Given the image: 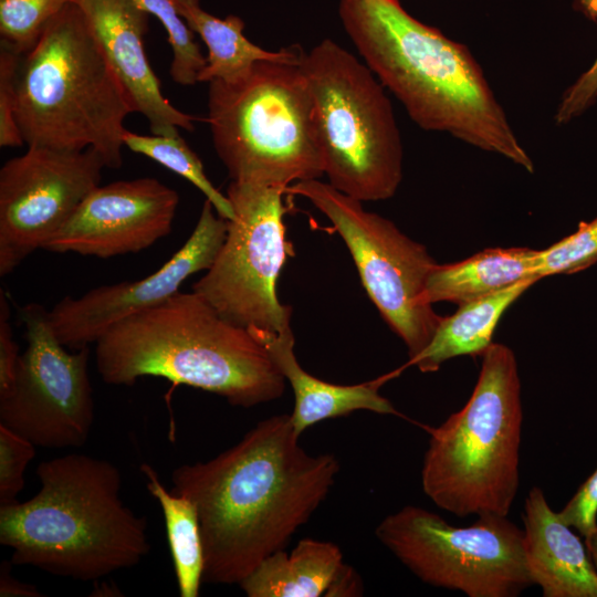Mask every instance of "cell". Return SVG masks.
I'll return each mask as SVG.
<instances>
[{
  "label": "cell",
  "mask_w": 597,
  "mask_h": 597,
  "mask_svg": "<svg viewBox=\"0 0 597 597\" xmlns=\"http://www.w3.org/2000/svg\"><path fill=\"white\" fill-rule=\"evenodd\" d=\"M287 413L259 421L217 457L171 472L172 492L196 506L208 584H238L285 549L327 498L334 454H310Z\"/></svg>",
  "instance_id": "1"
},
{
  "label": "cell",
  "mask_w": 597,
  "mask_h": 597,
  "mask_svg": "<svg viewBox=\"0 0 597 597\" xmlns=\"http://www.w3.org/2000/svg\"><path fill=\"white\" fill-rule=\"evenodd\" d=\"M338 12L366 65L418 126L534 171L467 46L411 17L399 0H339Z\"/></svg>",
  "instance_id": "2"
},
{
  "label": "cell",
  "mask_w": 597,
  "mask_h": 597,
  "mask_svg": "<svg viewBox=\"0 0 597 597\" xmlns=\"http://www.w3.org/2000/svg\"><path fill=\"white\" fill-rule=\"evenodd\" d=\"M36 475L32 499L0 505V543L12 549L13 565L96 580L149 553L147 521L122 501L114 463L70 453L41 462Z\"/></svg>",
  "instance_id": "3"
},
{
  "label": "cell",
  "mask_w": 597,
  "mask_h": 597,
  "mask_svg": "<svg viewBox=\"0 0 597 597\" xmlns=\"http://www.w3.org/2000/svg\"><path fill=\"white\" fill-rule=\"evenodd\" d=\"M95 344L97 371L109 385L161 377L242 408L275 400L285 389V378L251 331L193 291L121 321Z\"/></svg>",
  "instance_id": "4"
},
{
  "label": "cell",
  "mask_w": 597,
  "mask_h": 597,
  "mask_svg": "<svg viewBox=\"0 0 597 597\" xmlns=\"http://www.w3.org/2000/svg\"><path fill=\"white\" fill-rule=\"evenodd\" d=\"M17 97L28 146L94 148L107 168L122 166L124 121L134 112L76 3L69 2L22 54Z\"/></svg>",
  "instance_id": "5"
},
{
  "label": "cell",
  "mask_w": 597,
  "mask_h": 597,
  "mask_svg": "<svg viewBox=\"0 0 597 597\" xmlns=\"http://www.w3.org/2000/svg\"><path fill=\"white\" fill-rule=\"evenodd\" d=\"M523 408L513 350L493 343L467 404L429 432L425 494L458 517L507 516L520 484Z\"/></svg>",
  "instance_id": "6"
},
{
  "label": "cell",
  "mask_w": 597,
  "mask_h": 597,
  "mask_svg": "<svg viewBox=\"0 0 597 597\" xmlns=\"http://www.w3.org/2000/svg\"><path fill=\"white\" fill-rule=\"evenodd\" d=\"M208 84L207 122L231 181L286 189L324 175L300 64L259 61L232 80Z\"/></svg>",
  "instance_id": "7"
},
{
  "label": "cell",
  "mask_w": 597,
  "mask_h": 597,
  "mask_svg": "<svg viewBox=\"0 0 597 597\" xmlns=\"http://www.w3.org/2000/svg\"><path fill=\"white\" fill-rule=\"evenodd\" d=\"M300 67L328 184L362 202L392 197L402 178V144L384 85L329 39L304 52Z\"/></svg>",
  "instance_id": "8"
},
{
  "label": "cell",
  "mask_w": 597,
  "mask_h": 597,
  "mask_svg": "<svg viewBox=\"0 0 597 597\" xmlns=\"http://www.w3.org/2000/svg\"><path fill=\"white\" fill-rule=\"evenodd\" d=\"M453 526L426 509L406 505L387 515L375 534L425 584L469 597H515L534 585L524 533L507 516L482 515Z\"/></svg>",
  "instance_id": "9"
},
{
  "label": "cell",
  "mask_w": 597,
  "mask_h": 597,
  "mask_svg": "<svg viewBox=\"0 0 597 597\" xmlns=\"http://www.w3.org/2000/svg\"><path fill=\"white\" fill-rule=\"evenodd\" d=\"M285 192L306 198L327 217L349 250L368 296L407 346L409 358L419 354L442 318L425 301L426 283L437 264L427 248L328 182L297 181Z\"/></svg>",
  "instance_id": "10"
},
{
  "label": "cell",
  "mask_w": 597,
  "mask_h": 597,
  "mask_svg": "<svg viewBox=\"0 0 597 597\" xmlns=\"http://www.w3.org/2000/svg\"><path fill=\"white\" fill-rule=\"evenodd\" d=\"M283 193L281 186L230 182L234 218L214 263L192 285L231 323L277 334L292 332V307L276 295L287 252Z\"/></svg>",
  "instance_id": "11"
},
{
  "label": "cell",
  "mask_w": 597,
  "mask_h": 597,
  "mask_svg": "<svg viewBox=\"0 0 597 597\" xmlns=\"http://www.w3.org/2000/svg\"><path fill=\"white\" fill-rule=\"evenodd\" d=\"M28 346L20 356L12 389L0 397V425L43 448L86 443L94 422L88 376L90 348L67 352L36 303L20 310Z\"/></svg>",
  "instance_id": "12"
},
{
  "label": "cell",
  "mask_w": 597,
  "mask_h": 597,
  "mask_svg": "<svg viewBox=\"0 0 597 597\" xmlns=\"http://www.w3.org/2000/svg\"><path fill=\"white\" fill-rule=\"evenodd\" d=\"M106 167L94 148L28 146L0 169V275L12 273L65 224L100 186Z\"/></svg>",
  "instance_id": "13"
},
{
  "label": "cell",
  "mask_w": 597,
  "mask_h": 597,
  "mask_svg": "<svg viewBox=\"0 0 597 597\" xmlns=\"http://www.w3.org/2000/svg\"><path fill=\"white\" fill-rule=\"evenodd\" d=\"M206 199L198 222L184 245L148 276L103 285L78 297L65 296L49 311L60 343L80 349L96 343L121 321L151 308L176 293L192 274L209 270L227 238L229 220Z\"/></svg>",
  "instance_id": "14"
},
{
  "label": "cell",
  "mask_w": 597,
  "mask_h": 597,
  "mask_svg": "<svg viewBox=\"0 0 597 597\" xmlns=\"http://www.w3.org/2000/svg\"><path fill=\"white\" fill-rule=\"evenodd\" d=\"M178 203L177 191L151 177L100 185L42 249L102 259L136 253L170 233Z\"/></svg>",
  "instance_id": "15"
},
{
  "label": "cell",
  "mask_w": 597,
  "mask_h": 597,
  "mask_svg": "<svg viewBox=\"0 0 597 597\" xmlns=\"http://www.w3.org/2000/svg\"><path fill=\"white\" fill-rule=\"evenodd\" d=\"M86 17L105 59L133 112L140 113L154 135L176 136L195 129L197 117L176 108L163 94L144 46L149 14L129 0H71Z\"/></svg>",
  "instance_id": "16"
},
{
  "label": "cell",
  "mask_w": 597,
  "mask_h": 597,
  "mask_svg": "<svg viewBox=\"0 0 597 597\" xmlns=\"http://www.w3.org/2000/svg\"><path fill=\"white\" fill-rule=\"evenodd\" d=\"M524 551L544 597H597V570L586 545L534 486L524 504Z\"/></svg>",
  "instance_id": "17"
},
{
  "label": "cell",
  "mask_w": 597,
  "mask_h": 597,
  "mask_svg": "<svg viewBox=\"0 0 597 597\" xmlns=\"http://www.w3.org/2000/svg\"><path fill=\"white\" fill-rule=\"evenodd\" d=\"M250 331L292 387L294 408L290 416L298 436L323 420L346 417L357 410L402 416L379 394V387L394 377L395 371L357 385L332 384L311 375L300 365L294 353L293 332L277 334L256 328Z\"/></svg>",
  "instance_id": "18"
},
{
  "label": "cell",
  "mask_w": 597,
  "mask_h": 597,
  "mask_svg": "<svg viewBox=\"0 0 597 597\" xmlns=\"http://www.w3.org/2000/svg\"><path fill=\"white\" fill-rule=\"evenodd\" d=\"M537 253L530 248H491L455 263H437L426 283L425 301L462 305L521 281H540Z\"/></svg>",
  "instance_id": "19"
},
{
  "label": "cell",
  "mask_w": 597,
  "mask_h": 597,
  "mask_svg": "<svg viewBox=\"0 0 597 597\" xmlns=\"http://www.w3.org/2000/svg\"><path fill=\"white\" fill-rule=\"evenodd\" d=\"M343 564L336 544L302 538L291 553L281 549L264 558L239 586L249 597L325 596Z\"/></svg>",
  "instance_id": "20"
},
{
  "label": "cell",
  "mask_w": 597,
  "mask_h": 597,
  "mask_svg": "<svg viewBox=\"0 0 597 597\" xmlns=\"http://www.w3.org/2000/svg\"><path fill=\"white\" fill-rule=\"evenodd\" d=\"M535 282L537 280L533 279L521 281L459 305L455 313L441 318L429 344L402 368L417 366L422 373H433L448 359L482 356L493 344L494 331L504 312Z\"/></svg>",
  "instance_id": "21"
},
{
  "label": "cell",
  "mask_w": 597,
  "mask_h": 597,
  "mask_svg": "<svg viewBox=\"0 0 597 597\" xmlns=\"http://www.w3.org/2000/svg\"><path fill=\"white\" fill-rule=\"evenodd\" d=\"M177 8L187 25L208 48L207 64L198 82L229 81L248 71L255 62L272 61L300 64L304 51L298 45L266 51L244 34V22L230 14L220 19L206 11L200 0H177Z\"/></svg>",
  "instance_id": "22"
},
{
  "label": "cell",
  "mask_w": 597,
  "mask_h": 597,
  "mask_svg": "<svg viewBox=\"0 0 597 597\" xmlns=\"http://www.w3.org/2000/svg\"><path fill=\"white\" fill-rule=\"evenodd\" d=\"M139 470L147 480L148 492L163 511L179 595L198 597L205 557L196 506L185 495L169 492L150 464L142 463Z\"/></svg>",
  "instance_id": "23"
},
{
  "label": "cell",
  "mask_w": 597,
  "mask_h": 597,
  "mask_svg": "<svg viewBox=\"0 0 597 597\" xmlns=\"http://www.w3.org/2000/svg\"><path fill=\"white\" fill-rule=\"evenodd\" d=\"M124 146L144 155L197 187L209 200L216 212L226 220L234 218V210L227 197L207 177L202 161L180 135H142L125 129Z\"/></svg>",
  "instance_id": "24"
},
{
  "label": "cell",
  "mask_w": 597,
  "mask_h": 597,
  "mask_svg": "<svg viewBox=\"0 0 597 597\" xmlns=\"http://www.w3.org/2000/svg\"><path fill=\"white\" fill-rule=\"evenodd\" d=\"M137 8L154 15L167 32L171 48L169 74L182 86L198 83V75L207 64L195 32L187 25L177 8V0H129Z\"/></svg>",
  "instance_id": "25"
},
{
  "label": "cell",
  "mask_w": 597,
  "mask_h": 597,
  "mask_svg": "<svg viewBox=\"0 0 597 597\" xmlns=\"http://www.w3.org/2000/svg\"><path fill=\"white\" fill-rule=\"evenodd\" d=\"M69 2L71 0H0L1 43L24 54Z\"/></svg>",
  "instance_id": "26"
},
{
  "label": "cell",
  "mask_w": 597,
  "mask_h": 597,
  "mask_svg": "<svg viewBox=\"0 0 597 597\" xmlns=\"http://www.w3.org/2000/svg\"><path fill=\"white\" fill-rule=\"evenodd\" d=\"M597 262V217L580 222L576 232L565 237L536 258L535 274L541 280L554 274H570Z\"/></svg>",
  "instance_id": "27"
},
{
  "label": "cell",
  "mask_w": 597,
  "mask_h": 597,
  "mask_svg": "<svg viewBox=\"0 0 597 597\" xmlns=\"http://www.w3.org/2000/svg\"><path fill=\"white\" fill-rule=\"evenodd\" d=\"M35 457V446L0 425V505L17 501L24 488V471Z\"/></svg>",
  "instance_id": "28"
},
{
  "label": "cell",
  "mask_w": 597,
  "mask_h": 597,
  "mask_svg": "<svg viewBox=\"0 0 597 597\" xmlns=\"http://www.w3.org/2000/svg\"><path fill=\"white\" fill-rule=\"evenodd\" d=\"M574 8L597 21V0H573ZM597 101V59L563 94L555 121L565 125L580 116Z\"/></svg>",
  "instance_id": "29"
},
{
  "label": "cell",
  "mask_w": 597,
  "mask_h": 597,
  "mask_svg": "<svg viewBox=\"0 0 597 597\" xmlns=\"http://www.w3.org/2000/svg\"><path fill=\"white\" fill-rule=\"evenodd\" d=\"M22 54L1 43L0 48V146L24 144L15 118L17 75Z\"/></svg>",
  "instance_id": "30"
},
{
  "label": "cell",
  "mask_w": 597,
  "mask_h": 597,
  "mask_svg": "<svg viewBox=\"0 0 597 597\" xmlns=\"http://www.w3.org/2000/svg\"><path fill=\"white\" fill-rule=\"evenodd\" d=\"M561 520L584 537L597 527V469L558 512Z\"/></svg>",
  "instance_id": "31"
},
{
  "label": "cell",
  "mask_w": 597,
  "mask_h": 597,
  "mask_svg": "<svg viewBox=\"0 0 597 597\" xmlns=\"http://www.w3.org/2000/svg\"><path fill=\"white\" fill-rule=\"evenodd\" d=\"M10 304L3 290L0 291V397L13 387L20 359L19 345L10 323Z\"/></svg>",
  "instance_id": "32"
},
{
  "label": "cell",
  "mask_w": 597,
  "mask_h": 597,
  "mask_svg": "<svg viewBox=\"0 0 597 597\" xmlns=\"http://www.w3.org/2000/svg\"><path fill=\"white\" fill-rule=\"evenodd\" d=\"M363 582L356 570L345 563L336 574L325 596H359L363 594Z\"/></svg>",
  "instance_id": "33"
},
{
  "label": "cell",
  "mask_w": 597,
  "mask_h": 597,
  "mask_svg": "<svg viewBox=\"0 0 597 597\" xmlns=\"http://www.w3.org/2000/svg\"><path fill=\"white\" fill-rule=\"evenodd\" d=\"M11 561H2L0 565V597H41L39 589L22 583L11 575Z\"/></svg>",
  "instance_id": "34"
},
{
  "label": "cell",
  "mask_w": 597,
  "mask_h": 597,
  "mask_svg": "<svg viewBox=\"0 0 597 597\" xmlns=\"http://www.w3.org/2000/svg\"><path fill=\"white\" fill-rule=\"evenodd\" d=\"M585 545L588 555L597 570V527L588 536L585 537Z\"/></svg>",
  "instance_id": "35"
}]
</instances>
